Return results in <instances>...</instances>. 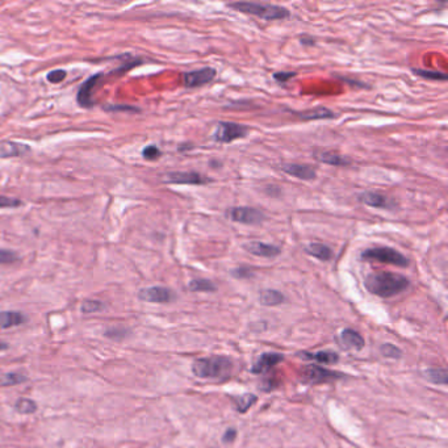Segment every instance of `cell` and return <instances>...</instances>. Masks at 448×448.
<instances>
[{"label":"cell","instance_id":"43","mask_svg":"<svg viewBox=\"0 0 448 448\" xmlns=\"http://www.w3.org/2000/svg\"><path fill=\"white\" fill-rule=\"evenodd\" d=\"M210 165H212V166H221V163H219V162H210Z\"/></svg>","mask_w":448,"mask_h":448},{"label":"cell","instance_id":"24","mask_svg":"<svg viewBox=\"0 0 448 448\" xmlns=\"http://www.w3.org/2000/svg\"><path fill=\"white\" fill-rule=\"evenodd\" d=\"M233 405H234L235 410L239 411V413H246L252 405L257 402V396L251 393H243L241 396H234L232 397Z\"/></svg>","mask_w":448,"mask_h":448},{"label":"cell","instance_id":"22","mask_svg":"<svg viewBox=\"0 0 448 448\" xmlns=\"http://www.w3.org/2000/svg\"><path fill=\"white\" fill-rule=\"evenodd\" d=\"M259 301L264 306H276L285 301V297L276 290H264L259 295Z\"/></svg>","mask_w":448,"mask_h":448},{"label":"cell","instance_id":"29","mask_svg":"<svg viewBox=\"0 0 448 448\" xmlns=\"http://www.w3.org/2000/svg\"><path fill=\"white\" fill-rule=\"evenodd\" d=\"M15 409L20 414H33L37 410V404L35 401L29 400V398H20V400H17L16 405H15Z\"/></svg>","mask_w":448,"mask_h":448},{"label":"cell","instance_id":"21","mask_svg":"<svg viewBox=\"0 0 448 448\" xmlns=\"http://www.w3.org/2000/svg\"><path fill=\"white\" fill-rule=\"evenodd\" d=\"M305 251L308 252L309 255L317 258L318 261H322V262H329L331 261V258H333V250H331L328 245H325V243L312 242V243H309V245L306 246Z\"/></svg>","mask_w":448,"mask_h":448},{"label":"cell","instance_id":"30","mask_svg":"<svg viewBox=\"0 0 448 448\" xmlns=\"http://www.w3.org/2000/svg\"><path fill=\"white\" fill-rule=\"evenodd\" d=\"M380 351H381L382 355L385 358H391V359H400L401 356H402V351L396 347L394 344H389V343H385L380 347Z\"/></svg>","mask_w":448,"mask_h":448},{"label":"cell","instance_id":"1","mask_svg":"<svg viewBox=\"0 0 448 448\" xmlns=\"http://www.w3.org/2000/svg\"><path fill=\"white\" fill-rule=\"evenodd\" d=\"M364 285L372 295L389 299L405 292L409 288L410 280L400 273L372 272L364 279Z\"/></svg>","mask_w":448,"mask_h":448},{"label":"cell","instance_id":"6","mask_svg":"<svg viewBox=\"0 0 448 448\" xmlns=\"http://www.w3.org/2000/svg\"><path fill=\"white\" fill-rule=\"evenodd\" d=\"M344 375L340 373V372H334L329 371L326 368H322V367L318 366H306L302 368L301 375H300V380H301L304 384H321V382H330L335 381V380H339V378H343Z\"/></svg>","mask_w":448,"mask_h":448},{"label":"cell","instance_id":"19","mask_svg":"<svg viewBox=\"0 0 448 448\" xmlns=\"http://www.w3.org/2000/svg\"><path fill=\"white\" fill-rule=\"evenodd\" d=\"M297 356L306 360H314V362L321 363V364H334V363H337L339 360V355L337 353H333V351H318V353L302 351V353L297 354Z\"/></svg>","mask_w":448,"mask_h":448},{"label":"cell","instance_id":"36","mask_svg":"<svg viewBox=\"0 0 448 448\" xmlns=\"http://www.w3.org/2000/svg\"><path fill=\"white\" fill-rule=\"evenodd\" d=\"M20 205H21V201L17 199H11V197L0 195V208H16Z\"/></svg>","mask_w":448,"mask_h":448},{"label":"cell","instance_id":"34","mask_svg":"<svg viewBox=\"0 0 448 448\" xmlns=\"http://www.w3.org/2000/svg\"><path fill=\"white\" fill-rule=\"evenodd\" d=\"M16 261H19L16 252L10 251V250H0V263L2 264L15 263Z\"/></svg>","mask_w":448,"mask_h":448},{"label":"cell","instance_id":"37","mask_svg":"<svg viewBox=\"0 0 448 448\" xmlns=\"http://www.w3.org/2000/svg\"><path fill=\"white\" fill-rule=\"evenodd\" d=\"M232 275L237 279H247V277L252 276V271L248 267H238L232 271Z\"/></svg>","mask_w":448,"mask_h":448},{"label":"cell","instance_id":"40","mask_svg":"<svg viewBox=\"0 0 448 448\" xmlns=\"http://www.w3.org/2000/svg\"><path fill=\"white\" fill-rule=\"evenodd\" d=\"M108 111H125V112H138V109L134 108V107H131V105H124V107H121V105H112V107H108Z\"/></svg>","mask_w":448,"mask_h":448},{"label":"cell","instance_id":"39","mask_svg":"<svg viewBox=\"0 0 448 448\" xmlns=\"http://www.w3.org/2000/svg\"><path fill=\"white\" fill-rule=\"evenodd\" d=\"M235 436H237V430L233 429V427H230V429L226 430L225 434H223L222 442L223 443H232V442H234Z\"/></svg>","mask_w":448,"mask_h":448},{"label":"cell","instance_id":"31","mask_svg":"<svg viewBox=\"0 0 448 448\" xmlns=\"http://www.w3.org/2000/svg\"><path fill=\"white\" fill-rule=\"evenodd\" d=\"M104 309V304L96 300H87L82 304V312L83 313H95L100 312Z\"/></svg>","mask_w":448,"mask_h":448},{"label":"cell","instance_id":"13","mask_svg":"<svg viewBox=\"0 0 448 448\" xmlns=\"http://www.w3.org/2000/svg\"><path fill=\"white\" fill-rule=\"evenodd\" d=\"M283 359L284 356L281 355V354H276V353L262 354V355L257 359V362L254 363V366L251 367V372L254 375H262V373H266V372L271 371L275 366H277Z\"/></svg>","mask_w":448,"mask_h":448},{"label":"cell","instance_id":"26","mask_svg":"<svg viewBox=\"0 0 448 448\" xmlns=\"http://www.w3.org/2000/svg\"><path fill=\"white\" fill-rule=\"evenodd\" d=\"M188 288L192 292H216L217 286L213 281H210L208 279H195L192 280L191 283L188 284Z\"/></svg>","mask_w":448,"mask_h":448},{"label":"cell","instance_id":"17","mask_svg":"<svg viewBox=\"0 0 448 448\" xmlns=\"http://www.w3.org/2000/svg\"><path fill=\"white\" fill-rule=\"evenodd\" d=\"M313 156L317 159L318 162H322L325 165H330V166H340V167H343V166H350L351 165V161L348 158L343 155H339V154L334 153V151H322V150H314L313 151Z\"/></svg>","mask_w":448,"mask_h":448},{"label":"cell","instance_id":"4","mask_svg":"<svg viewBox=\"0 0 448 448\" xmlns=\"http://www.w3.org/2000/svg\"><path fill=\"white\" fill-rule=\"evenodd\" d=\"M362 259H364V261L380 262V263L392 264V266H397V267L404 268L407 267L410 264V261L404 254H401L400 251H397V250H394L392 247H385V246L367 248V250H364L362 252Z\"/></svg>","mask_w":448,"mask_h":448},{"label":"cell","instance_id":"16","mask_svg":"<svg viewBox=\"0 0 448 448\" xmlns=\"http://www.w3.org/2000/svg\"><path fill=\"white\" fill-rule=\"evenodd\" d=\"M340 343L344 348L360 351L364 347L366 342H364L363 337L358 331L353 330V329H344L340 333Z\"/></svg>","mask_w":448,"mask_h":448},{"label":"cell","instance_id":"9","mask_svg":"<svg viewBox=\"0 0 448 448\" xmlns=\"http://www.w3.org/2000/svg\"><path fill=\"white\" fill-rule=\"evenodd\" d=\"M217 75V71L213 67H203L199 70L188 71L183 74V83L188 88H195V87L205 86L212 80H214Z\"/></svg>","mask_w":448,"mask_h":448},{"label":"cell","instance_id":"11","mask_svg":"<svg viewBox=\"0 0 448 448\" xmlns=\"http://www.w3.org/2000/svg\"><path fill=\"white\" fill-rule=\"evenodd\" d=\"M359 200L368 207L378 208V209H393L396 204L385 195L376 191H364L359 195Z\"/></svg>","mask_w":448,"mask_h":448},{"label":"cell","instance_id":"42","mask_svg":"<svg viewBox=\"0 0 448 448\" xmlns=\"http://www.w3.org/2000/svg\"><path fill=\"white\" fill-rule=\"evenodd\" d=\"M7 348H8V344L4 343V342H0V351L7 350Z\"/></svg>","mask_w":448,"mask_h":448},{"label":"cell","instance_id":"18","mask_svg":"<svg viewBox=\"0 0 448 448\" xmlns=\"http://www.w3.org/2000/svg\"><path fill=\"white\" fill-rule=\"evenodd\" d=\"M292 113H295L297 117L305 121L329 120V118L335 117V113L331 109L326 108V107H315L313 109H306V111L301 112H292Z\"/></svg>","mask_w":448,"mask_h":448},{"label":"cell","instance_id":"23","mask_svg":"<svg viewBox=\"0 0 448 448\" xmlns=\"http://www.w3.org/2000/svg\"><path fill=\"white\" fill-rule=\"evenodd\" d=\"M25 321L20 312H0V329H10L19 326Z\"/></svg>","mask_w":448,"mask_h":448},{"label":"cell","instance_id":"7","mask_svg":"<svg viewBox=\"0 0 448 448\" xmlns=\"http://www.w3.org/2000/svg\"><path fill=\"white\" fill-rule=\"evenodd\" d=\"M226 218L233 222L245 225H259L266 219V214L259 209L251 207H233L226 210Z\"/></svg>","mask_w":448,"mask_h":448},{"label":"cell","instance_id":"25","mask_svg":"<svg viewBox=\"0 0 448 448\" xmlns=\"http://www.w3.org/2000/svg\"><path fill=\"white\" fill-rule=\"evenodd\" d=\"M425 377L432 384L445 385L448 384V372L445 368H432L425 371Z\"/></svg>","mask_w":448,"mask_h":448},{"label":"cell","instance_id":"12","mask_svg":"<svg viewBox=\"0 0 448 448\" xmlns=\"http://www.w3.org/2000/svg\"><path fill=\"white\" fill-rule=\"evenodd\" d=\"M243 247H245L246 251L259 258H276L281 252V248L279 246L271 245V243H264V242L261 241L248 242Z\"/></svg>","mask_w":448,"mask_h":448},{"label":"cell","instance_id":"15","mask_svg":"<svg viewBox=\"0 0 448 448\" xmlns=\"http://www.w3.org/2000/svg\"><path fill=\"white\" fill-rule=\"evenodd\" d=\"M102 74H96L89 77L86 82L83 83L82 87L78 91V103H79L82 107H91L93 104L92 100V91L96 87V84L99 83V80L102 79Z\"/></svg>","mask_w":448,"mask_h":448},{"label":"cell","instance_id":"27","mask_svg":"<svg viewBox=\"0 0 448 448\" xmlns=\"http://www.w3.org/2000/svg\"><path fill=\"white\" fill-rule=\"evenodd\" d=\"M411 73L417 77H421L423 79L429 80H440V82H445L447 80V74L440 73V71H432V70H426V69H411Z\"/></svg>","mask_w":448,"mask_h":448},{"label":"cell","instance_id":"28","mask_svg":"<svg viewBox=\"0 0 448 448\" xmlns=\"http://www.w3.org/2000/svg\"><path fill=\"white\" fill-rule=\"evenodd\" d=\"M26 381V377L21 373L16 372H8L4 375H0V387H11V385H19Z\"/></svg>","mask_w":448,"mask_h":448},{"label":"cell","instance_id":"41","mask_svg":"<svg viewBox=\"0 0 448 448\" xmlns=\"http://www.w3.org/2000/svg\"><path fill=\"white\" fill-rule=\"evenodd\" d=\"M300 42L301 45H305V46H313L315 45V40L313 39L312 36H308V35H304L300 37Z\"/></svg>","mask_w":448,"mask_h":448},{"label":"cell","instance_id":"5","mask_svg":"<svg viewBox=\"0 0 448 448\" xmlns=\"http://www.w3.org/2000/svg\"><path fill=\"white\" fill-rule=\"evenodd\" d=\"M248 133H250V127L246 125L230 122V121H219L214 127L212 138L218 143H232L237 140L245 138Z\"/></svg>","mask_w":448,"mask_h":448},{"label":"cell","instance_id":"32","mask_svg":"<svg viewBox=\"0 0 448 448\" xmlns=\"http://www.w3.org/2000/svg\"><path fill=\"white\" fill-rule=\"evenodd\" d=\"M142 155L145 159L154 161V159H158L159 156L162 155V151H161L156 146H154V145H150V146H146L143 149Z\"/></svg>","mask_w":448,"mask_h":448},{"label":"cell","instance_id":"10","mask_svg":"<svg viewBox=\"0 0 448 448\" xmlns=\"http://www.w3.org/2000/svg\"><path fill=\"white\" fill-rule=\"evenodd\" d=\"M142 301L146 302H155V304H167L176 299V295L172 292L170 288L166 286H149V288H143L138 293Z\"/></svg>","mask_w":448,"mask_h":448},{"label":"cell","instance_id":"2","mask_svg":"<svg viewBox=\"0 0 448 448\" xmlns=\"http://www.w3.org/2000/svg\"><path fill=\"white\" fill-rule=\"evenodd\" d=\"M233 371V362L225 356H212L195 360L192 372L196 377L208 380H223Z\"/></svg>","mask_w":448,"mask_h":448},{"label":"cell","instance_id":"3","mask_svg":"<svg viewBox=\"0 0 448 448\" xmlns=\"http://www.w3.org/2000/svg\"><path fill=\"white\" fill-rule=\"evenodd\" d=\"M228 7L242 13L252 15L263 20H285L291 16V11L285 7L275 6V4L254 3V2H235L229 3Z\"/></svg>","mask_w":448,"mask_h":448},{"label":"cell","instance_id":"38","mask_svg":"<svg viewBox=\"0 0 448 448\" xmlns=\"http://www.w3.org/2000/svg\"><path fill=\"white\" fill-rule=\"evenodd\" d=\"M66 78V71L54 70L48 74V80L50 83H60Z\"/></svg>","mask_w":448,"mask_h":448},{"label":"cell","instance_id":"14","mask_svg":"<svg viewBox=\"0 0 448 448\" xmlns=\"http://www.w3.org/2000/svg\"><path fill=\"white\" fill-rule=\"evenodd\" d=\"M281 171L291 176L300 179V180H313L317 176V172L313 167L300 163H284L281 165Z\"/></svg>","mask_w":448,"mask_h":448},{"label":"cell","instance_id":"8","mask_svg":"<svg viewBox=\"0 0 448 448\" xmlns=\"http://www.w3.org/2000/svg\"><path fill=\"white\" fill-rule=\"evenodd\" d=\"M163 181L170 184H187V185H204L212 181V179L195 171H175L167 172L163 175Z\"/></svg>","mask_w":448,"mask_h":448},{"label":"cell","instance_id":"20","mask_svg":"<svg viewBox=\"0 0 448 448\" xmlns=\"http://www.w3.org/2000/svg\"><path fill=\"white\" fill-rule=\"evenodd\" d=\"M29 153V147L21 143L10 142L4 141L0 142V158H8V156H20Z\"/></svg>","mask_w":448,"mask_h":448},{"label":"cell","instance_id":"35","mask_svg":"<svg viewBox=\"0 0 448 448\" xmlns=\"http://www.w3.org/2000/svg\"><path fill=\"white\" fill-rule=\"evenodd\" d=\"M295 71H279V73L273 74V79L276 80L277 83H281V84H285L288 80H291L292 78L296 77Z\"/></svg>","mask_w":448,"mask_h":448},{"label":"cell","instance_id":"33","mask_svg":"<svg viewBox=\"0 0 448 448\" xmlns=\"http://www.w3.org/2000/svg\"><path fill=\"white\" fill-rule=\"evenodd\" d=\"M127 335V330L126 329H121V328H112L108 329V330L105 331V337L111 338V339H124L125 337Z\"/></svg>","mask_w":448,"mask_h":448}]
</instances>
